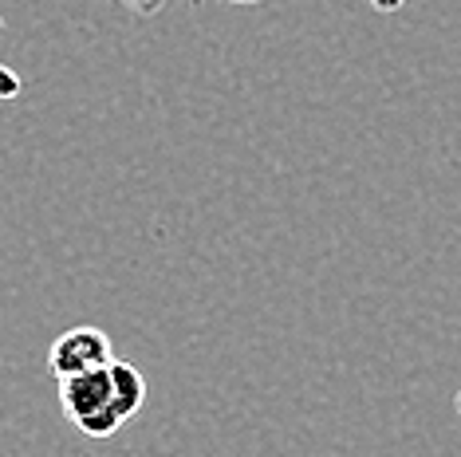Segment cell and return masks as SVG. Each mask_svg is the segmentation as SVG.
Listing matches in <instances>:
<instances>
[{
	"label": "cell",
	"instance_id": "1",
	"mask_svg": "<svg viewBox=\"0 0 461 457\" xmlns=\"http://www.w3.org/2000/svg\"><path fill=\"white\" fill-rule=\"evenodd\" d=\"M59 407L87 438H111L146 407V379L139 367L111 359L107 367L59 379Z\"/></svg>",
	"mask_w": 461,
	"mask_h": 457
},
{
	"label": "cell",
	"instance_id": "2",
	"mask_svg": "<svg viewBox=\"0 0 461 457\" xmlns=\"http://www.w3.org/2000/svg\"><path fill=\"white\" fill-rule=\"evenodd\" d=\"M114 359V347H111V336L103 327H91V324H79L64 331L48 351V371L56 379H76V375H87V371H99Z\"/></svg>",
	"mask_w": 461,
	"mask_h": 457
},
{
	"label": "cell",
	"instance_id": "3",
	"mask_svg": "<svg viewBox=\"0 0 461 457\" xmlns=\"http://www.w3.org/2000/svg\"><path fill=\"white\" fill-rule=\"evenodd\" d=\"M0 32H5V16H0ZM20 91H24V83H20V76L13 67L0 64V103H13Z\"/></svg>",
	"mask_w": 461,
	"mask_h": 457
},
{
	"label": "cell",
	"instance_id": "4",
	"mask_svg": "<svg viewBox=\"0 0 461 457\" xmlns=\"http://www.w3.org/2000/svg\"><path fill=\"white\" fill-rule=\"evenodd\" d=\"M119 4H127L131 13H139V16H154V13H162L170 0H119ZM190 4H202V0H190Z\"/></svg>",
	"mask_w": 461,
	"mask_h": 457
},
{
	"label": "cell",
	"instance_id": "5",
	"mask_svg": "<svg viewBox=\"0 0 461 457\" xmlns=\"http://www.w3.org/2000/svg\"><path fill=\"white\" fill-rule=\"evenodd\" d=\"M406 0H371V8L375 13H398V8H402Z\"/></svg>",
	"mask_w": 461,
	"mask_h": 457
},
{
	"label": "cell",
	"instance_id": "6",
	"mask_svg": "<svg viewBox=\"0 0 461 457\" xmlns=\"http://www.w3.org/2000/svg\"><path fill=\"white\" fill-rule=\"evenodd\" d=\"M225 4H233V8H245V4H257V0H225Z\"/></svg>",
	"mask_w": 461,
	"mask_h": 457
},
{
	"label": "cell",
	"instance_id": "7",
	"mask_svg": "<svg viewBox=\"0 0 461 457\" xmlns=\"http://www.w3.org/2000/svg\"><path fill=\"white\" fill-rule=\"evenodd\" d=\"M457 414H461V394H457Z\"/></svg>",
	"mask_w": 461,
	"mask_h": 457
}]
</instances>
